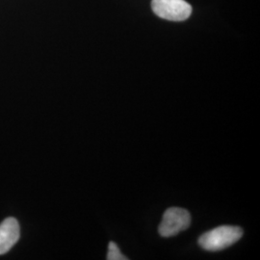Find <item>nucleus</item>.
Segmentation results:
<instances>
[{"mask_svg":"<svg viewBox=\"0 0 260 260\" xmlns=\"http://www.w3.org/2000/svg\"><path fill=\"white\" fill-rule=\"evenodd\" d=\"M242 236L243 231L239 226L221 225L201 235L199 245L205 251H222L233 246Z\"/></svg>","mask_w":260,"mask_h":260,"instance_id":"obj_1","label":"nucleus"},{"mask_svg":"<svg viewBox=\"0 0 260 260\" xmlns=\"http://www.w3.org/2000/svg\"><path fill=\"white\" fill-rule=\"evenodd\" d=\"M191 223V215L183 208L171 207L163 215L158 233L162 237H172L186 231Z\"/></svg>","mask_w":260,"mask_h":260,"instance_id":"obj_2","label":"nucleus"},{"mask_svg":"<svg viewBox=\"0 0 260 260\" xmlns=\"http://www.w3.org/2000/svg\"><path fill=\"white\" fill-rule=\"evenodd\" d=\"M151 7L159 18L172 21L185 20L192 13L191 5L185 0H152Z\"/></svg>","mask_w":260,"mask_h":260,"instance_id":"obj_3","label":"nucleus"},{"mask_svg":"<svg viewBox=\"0 0 260 260\" xmlns=\"http://www.w3.org/2000/svg\"><path fill=\"white\" fill-rule=\"evenodd\" d=\"M20 230L19 222L10 217L0 223V254L9 251L19 241Z\"/></svg>","mask_w":260,"mask_h":260,"instance_id":"obj_4","label":"nucleus"},{"mask_svg":"<svg viewBox=\"0 0 260 260\" xmlns=\"http://www.w3.org/2000/svg\"><path fill=\"white\" fill-rule=\"evenodd\" d=\"M108 260H126L127 257L121 253L118 245L114 242H110L108 245V252H107Z\"/></svg>","mask_w":260,"mask_h":260,"instance_id":"obj_5","label":"nucleus"}]
</instances>
